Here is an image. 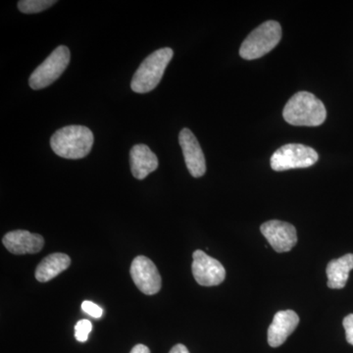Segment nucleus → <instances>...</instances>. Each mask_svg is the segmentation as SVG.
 Segmentation results:
<instances>
[{
    "label": "nucleus",
    "mask_w": 353,
    "mask_h": 353,
    "mask_svg": "<svg viewBox=\"0 0 353 353\" xmlns=\"http://www.w3.org/2000/svg\"><path fill=\"white\" fill-rule=\"evenodd\" d=\"M94 134L88 128L71 125L57 130L50 139V145L58 157L66 159H82L94 145Z\"/></svg>",
    "instance_id": "f257e3e1"
},
{
    "label": "nucleus",
    "mask_w": 353,
    "mask_h": 353,
    "mask_svg": "<svg viewBox=\"0 0 353 353\" xmlns=\"http://www.w3.org/2000/svg\"><path fill=\"white\" fill-rule=\"evenodd\" d=\"M283 116L285 122L294 126L317 127L326 120L327 111L323 102L314 94L301 92L285 104Z\"/></svg>",
    "instance_id": "f03ea898"
},
{
    "label": "nucleus",
    "mask_w": 353,
    "mask_h": 353,
    "mask_svg": "<svg viewBox=\"0 0 353 353\" xmlns=\"http://www.w3.org/2000/svg\"><path fill=\"white\" fill-rule=\"evenodd\" d=\"M173 55V50L169 48H161L148 55L132 77V90L137 94H146L154 90L163 78L165 70Z\"/></svg>",
    "instance_id": "7ed1b4c3"
},
{
    "label": "nucleus",
    "mask_w": 353,
    "mask_h": 353,
    "mask_svg": "<svg viewBox=\"0 0 353 353\" xmlns=\"http://www.w3.org/2000/svg\"><path fill=\"white\" fill-rule=\"evenodd\" d=\"M281 39V25L276 21H267L248 34L241 44L240 55L245 60L259 59L274 50Z\"/></svg>",
    "instance_id": "20e7f679"
},
{
    "label": "nucleus",
    "mask_w": 353,
    "mask_h": 353,
    "mask_svg": "<svg viewBox=\"0 0 353 353\" xmlns=\"http://www.w3.org/2000/svg\"><path fill=\"white\" fill-rule=\"evenodd\" d=\"M71 59L69 48L60 46L51 52L50 57L32 72L29 79L30 87L32 90H41L52 85L61 77L67 69Z\"/></svg>",
    "instance_id": "39448f33"
},
{
    "label": "nucleus",
    "mask_w": 353,
    "mask_h": 353,
    "mask_svg": "<svg viewBox=\"0 0 353 353\" xmlns=\"http://www.w3.org/2000/svg\"><path fill=\"white\" fill-rule=\"evenodd\" d=\"M319 159V155L312 148L299 143L283 145L271 157L274 171L282 172L290 169L307 168Z\"/></svg>",
    "instance_id": "423d86ee"
},
{
    "label": "nucleus",
    "mask_w": 353,
    "mask_h": 353,
    "mask_svg": "<svg viewBox=\"0 0 353 353\" xmlns=\"http://www.w3.org/2000/svg\"><path fill=\"white\" fill-rule=\"evenodd\" d=\"M192 275L197 284L203 287H213L224 282L226 270L217 259L208 256L202 250H196L192 254Z\"/></svg>",
    "instance_id": "0eeeda50"
},
{
    "label": "nucleus",
    "mask_w": 353,
    "mask_h": 353,
    "mask_svg": "<svg viewBox=\"0 0 353 353\" xmlns=\"http://www.w3.org/2000/svg\"><path fill=\"white\" fill-rule=\"evenodd\" d=\"M131 275L134 285L148 296L157 294L161 289V276L157 267L148 257L139 255L132 261Z\"/></svg>",
    "instance_id": "6e6552de"
},
{
    "label": "nucleus",
    "mask_w": 353,
    "mask_h": 353,
    "mask_svg": "<svg viewBox=\"0 0 353 353\" xmlns=\"http://www.w3.org/2000/svg\"><path fill=\"white\" fill-rule=\"evenodd\" d=\"M262 234L277 252H290L297 243L296 228L283 221L272 220L260 227Z\"/></svg>",
    "instance_id": "1a4fd4ad"
},
{
    "label": "nucleus",
    "mask_w": 353,
    "mask_h": 353,
    "mask_svg": "<svg viewBox=\"0 0 353 353\" xmlns=\"http://www.w3.org/2000/svg\"><path fill=\"white\" fill-rule=\"evenodd\" d=\"M179 143L182 148L185 165L190 175L201 178L206 172L205 157L196 136L189 129H183L179 134Z\"/></svg>",
    "instance_id": "9d476101"
},
{
    "label": "nucleus",
    "mask_w": 353,
    "mask_h": 353,
    "mask_svg": "<svg viewBox=\"0 0 353 353\" xmlns=\"http://www.w3.org/2000/svg\"><path fill=\"white\" fill-rule=\"evenodd\" d=\"M2 243L8 252L13 254L23 255L38 253L43 250L44 240L41 234H32L23 230L9 232L4 236Z\"/></svg>",
    "instance_id": "9b49d317"
},
{
    "label": "nucleus",
    "mask_w": 353,
    "mask_h": 353,
    "mask_svg": "<svg viewBox=\"0 0 353 353\" xmlns=\"http://www.w3.org/2000/svg\"><path fill=\"white\" fill-rule=\"evenodd\" d=\"M299 323V315L292 310L279 311L268 329V343L272 347H281L294 333Z\"/></svg>",
    "instance_id": "f8f14e48"
},
{
    "label": "nucleus",
    "mask_w": 353,
    "mask_h": 353,
    "mask_svg": "<svg viewBox=\"0 0 353 353\" xmlns=\"http://www.w3.org/2000/svg\"><path fill=\"white\" fill-rule=\"evenodd\" d=\"M130 163L132 176L143 180L158 168V158L148 145H136L130 152Z\"/></svg>",
    "instance_id": "ddd939ff"
},
{
    "label": "nucleus",
    "mask_w": 353,
    "mask_h": 353,
    "mask_svg": "<svg viewBox=\"0 0 353 353\" xmlns=\"http://www.w3.org/2000/svg\"><path fill=\"white\" fill-rule=\"evenodd\" d=\"M353 269V254L343 255L341 259H334L327 266L328 287L330 289L341 290L347 285L350 271Z\"/></svg>",
    "instance_id": "4468645a"
},
{
    "label": "nucleus",
    "mask_w": 353,
    "mask_h": 353,
    "mask_svg": "<svg viewBox=\"0 0 353 353\" xmlns=\"http://www.w3.org/2000/svg\"><path fill=\"white\" fill-rule=\"evenodd\" d=\"M71 259L64 253H53L48 255L39 264L36 270V279L41 283H46L57 277L69 268Z\"/></svg>",
    "instance_id": "2eb2a0df"
},
{
    "label": "nucleus",
    "mask_w": 353,
    "mask_h": 353,
    "mask_svg": "<svg viewBox=\"0 0 353 353\" xmlns=\"http://www.w3.org/2000/svg\"><path fill=\"white\" fill-rule=\"evenodd\" d=\"M57 3L55 0H21L18 9L24 14L39 13Z\"/></svg>",
    "instance_id": "dca6fc26"
},
{
    "label": "nucleus",
    "mask_w": 353,
    "mask_h": 353,
    "mask_svg": "<svg viewBox=\"0 0 353 353\" xmlns=\"http://www.w3.org/2000/svg\"><path fill=\"white\" fill-rule=\"evenodd\" d=\"M92 330V325L88 320H81L77 323L75 326V338L80 343H85L88 341V334Z\"/></svg>",
    "instance_id": "f3484780"
},
{
    "label": "nucleus",
    "mask_w": 353,
    "mask_h": 353,
    "mask_svg": "<svg viewBox=\"0 0 353 353\" xmlns=\"http://www.w3.org/2000/svg\"><path fill=\"white\" fill-rule=\"evenodd\" d=\"M82 309L83 312L87 313L90 317L95 318V319H99L102 314H103V310H102L101 306L92 303V301H83L82 303Z\"/></svg>",
    "instance_id": "a211bd4d"
},
{
    "label": "nucleus",
    "mask_w": 353,
    "mask_h": 353,
    "mask_svg": "<svg viewBox=\"0 0 353 353\" xmlns=\"http://www.w3.org/2000/svg\"><path fill=\"white\" fill-rule=\"evenodd\" d=\"M343 328L345 330V338L347 343L353 345V314L347 315L343 319Z\"/></svg>",
    "instance_id": "6ab92c4d"
},
{
    "label": "nucleus",
    "mask_w": 353,
    "mask_h": 353,
    "mask_svg": "<svg viewBox=\"0 0 353 353\" xmlns=\"http://www.w3.org/2000/svg\"><path fill=\"white\" fill-rule=\"evenodd\" d=\"M130 353H150V350L145 345H137Z\"/></svg>",
    "instance_id": "aec40b11"
},
{
    "label": "nucleus",
    "mask_w": 353,
    "mask_h": 353,
    "mask_svg": "<svg viewBox=\"0 0 353 353\" xmlns=\"http://www.w3.org/2000/svg\"><path fill=\"white\" fill-rule=\"evenodd\" d=\"M169 353H190V352L185 345L179 343V345H176L175 347L172 348Z\"/></svg>",
    "instance_id": "412c9836"
}]
</instances>
